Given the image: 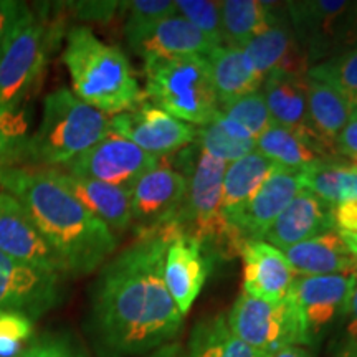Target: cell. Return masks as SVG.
Returning a JSON list of instances; mask_svg holds the SVG:
<instances>
[{
	"label": "cell",
	"instance_id": "obj_16",
	"mask_svg": "<svg viewBox=\"0 0 357 357\" xmlns=\"http://www.w3.org/2000/svg\"><path fill=\"white\" fill-rule=\"evenodd\" d=\"M211 266V257L194 238L178 234L169 243L164 258V283L182 316L199 298Z\"/></svg>",
	"mask_w": 357,
	"mask_h": 357
},
{
	"label": "cell",
	"instance_id": "obj_7",
	"mask_svg": "<svg viewBox=\"0 0 357 357\" xmlns=\"http://www.w3.org/2000/svg\"><path fill=\"white\" fill-rule=\"evenodd\" d=\"M146 98L190 126L204 128L220 114L207 58L184 55L144 61Z\"/></svg>",
	"mask_w": 357,
	"mask_h": 357
},
{
	"label": "cell",
	"instance_id": "obj_28",
	"mask_svg": "<svg viewBox=\"0 0 357 357\" xmlns=\"http://www.w3.org/2000/svg\"><path fill=\"white\" fill-rule=\"evenodd\" d=\"M205 58L211 65L220 106L229 105L261 88L263 78L250 63L242 48L222 45L212 48Z\"/></svg>",
	"mask_w": 357,
	"mask_h": 357
},
{
	"label": "cell",
	"instance_id": "obj_18",
	"mask_svg": "<svg viewBox=\"0 0 357 357\" xmlns=\"http://www.w3.org/2000/svg\"><path fill=\"white\" fill-rule=\"evenodd\" d=\"M240 257L243 258L245 294L271 305L287 300L296 275L281 250L265 240H248Z\"/></svg>",
	"mask_w": 357,
	"mask_h": 357
},
{
	"label": "cell",
	"instance_id": "obj_48",
	"mask_svg": "<svg viewBox=\"0 0 357 357\" xmlns=\"http://www.w3.org/2000/svg\"><path fill=\"white\" fill-rule=\"evenodd\" d=\"M354 276H356V280H357V270H356V273H354Z\"/></svg>",
	"mask_w": 357,
	"mask_h": 357
},
{
	"label": "cell",
	"instance_id": "obj_39",
	"mask_svg": "<svg viewBox=\"0 0 357 357\" xmlns=\"http://www.w3.org/2000/svg\"><path fill=\"white\" fill-rule=\"evenodd\" d=\"M70 12L75 19L84 22H109L118 12H123V2H66L58 6Z\"/></svg>",
	"mask_w": 357,
	"mask_h": 357
},
{
	"label": "cell",
	"instance_id": "obj_27",
	"mask_svg": "<svg viewBox=\"0 0 357 357\" xmlns=\"http://www.w3.org/2000/svg\"><path fill=\"white\" fill-rule=\"evenodd\" d=\"M257 153L276 166L300 172L336 158L311 137L275 124L257 139Z\"/></svg>",
	"mask_w": 357,
	"mask_h": 357
},
{
	"label": "cell",
	"instance_id": "obj_5",
	"mask_svg": "<svg viewBox=\"0 0 357 357\" xmlns=\"http://www.w3.org/2000/svg\"><path fill=\"white\" fill-rule=\"evenodd\" d=\"M65 33L63 17L58 15L55 3L53 7H45V3L35 8L25 7L0 60V128L7 129L6 124L30 100Z\"/></svg>",
	"mask_w": 357,
	"mask_h": 357
},
{
	"label": "cell",
	"instance_id": "obj_15",
	"mask_svg": "<svg viewBox=\"0 0 357 357\" xmlns=\"http://www.w3.org/2000/svg\"><path fill=\"white\" fill-rule=\"evenodd\" d=\"M0 253L40 270L65 275L63 263L19 200L0 190Z\"/></svg>",
	"mask_w": 357,
	"mask_h": 357
},
{
	"label": "cell",
	"instance_id": "obj_4",
	"mask_svg": "<svg viewBox=\"0 0 357 357\" xmlns=\"http://www.w3.org/2000/svg\"><path fill=\"white\" fill-rule=\"evenodd\" d=\"M174 167L185 176L184 207L174 225L182 235L202 245L211 260H234L247 243L227 220L222 208V182L227 164L208 155L197 142L171 155Z\"/></svg>",
	"mask_w": 357,
	"mask_h": 357
},
{
	"label": "cell",
	"instance_id": "obj_17",
	"mask_svg": "<svg viewBox=\"0 0 357 357\" xmlns=\"http://www.w3.org/2000/svg\"><path fill=\"white\" fill-rule=\"evenodd\" d=\"M303 190L301 172L276 166L263 182L255 197L250 200L243 212L231 222L240 236L248 240H263L266 230L288 204Z\"/></svg>",
	"mask_w": 357,
	"mask_h": 357
},
{
	"label": "cell",
	"instance_id": "obj_19",
	"mask_svg": "<svg viewBox=\"0 0 357 357\" xmlns=\"http://www.w3.org/2000/svg\"><path fill=\"white\" fill-rule=\"evenodd\" d=\"M128 47L142 61L184 55L205 56L213 43L184 17L177 15L159 22L151 29L126 38Z\"/></svg>",
	"mask_w": 357,
	"mask_h": 357
},
{
	"label": "cell",
	"instance_id": "obj_46",
	"mask_svg": "<svg viewBox=\"0 0 357 357\" xmlns=\"http://www.w3.org/2000/svg\"><path fill=\"white\" fill-rule=\"evenodd\" d=\"M273 357H314L306 347L303 346H288L280 352H276Z\"/></svg>",
	"mask_w": 357,
	"mask_h": 357
},
{
	"label": "cell",
	"instance_id": "obj_38",
	"mask_svg": "<svg viewBox=\"0 0 357 357\" xmlns=\"http://www.w3.org/2000/svg\"><path fill=\"white\" fill-rule=\"evenodd\" d=\"M329 349L334 357H357V281L346 312L334 329Z\"/></svg>",
	"mask_w": 357,
	"mask_h": 357
},
{
	"label": "cell",
	"instance_id": "obj_29",
	"mask_svg": "<svg viewBox=\"0 0 357 357\" xmlns=\"http://www.w3.org/2000/svg\"><path fill=\"white\" fill-rule=\"evenodd\" d=\"M275 167V162L257 151L227 164L222 182V208L227 220L231 223L243 212Z\"/></svg>",
	"mask_w": 357,
	"mask_h": 357
},
{
	"label": "cell",
	"instance_id": "obj_22",
	"mask_svg": "<svg viewBox=\"0 0 357 357\" xmlns=\"http://www.w3.org/2000/svg\"><path fill=\"white\" fill-rule=\"evenodd\" d=\"M242 50L263 79L275 71L305 77L311 68L305 52L294 38L288 17L270 30L250 40Z\"/></svg>",
	"mask_w": 357,
	"mask_h": 357
},
{
	"label": "cell",
	"instance_id": "obj_26",
	"mask_svg": "<svg viewBox=\"0 0 357 357\" xmlns=\"http://www.w3.org/2000/svg\"><path fill=\"white\" fill-rule=\"evenodd\" d=\"M307 126L312 136L329 153L336 154V141L347 124L352 121L351 101L328 84L306 78Z\"/></svg>",
	"mask_w": 357,
	"mask_h": 357
},
{
	"label": "cell",
	"instance_id": "obj_41",
	"mask_svg": "<svg viewBox=\"0 0 357 357\" xmlns=\"http://www.w3.org/2000/svg\"><path fill=\"white\" fill-rule=\"evenodd\" d=\"M334 230L357 257V199H349L333 208Z\"/></svg>",
	"mask_w": 357,
	"mask_h": 357
},
{
	"label": "cell",
	"instance_id": "obj_44",
	"mask_svg": "<svg viewBox=\"0 0 357 357\" xmlns=\"http://www.w3.org/2000/svg\"><path fill=\"white\" fill-rule=\"evenodd\" d=\"M357 45V2H352V8L349 13V24H347L346 33V50Z\"/></svg>",
	"mask_w": 357,
	"mask_h": 357
},
{
	"label": "cell",
	"instance_id": "obj_40",
	"mask_svg": "<svg viewBox=\"0 0 357 357\" xmlns=\"http://www.w3.org/2000/svg\"><path fill=\"white\" fill-rule=\"evenodd\" d=\"M26 137L25 134L0 128V172L26 166Z\"/></svg>",
	"mask_w": 357,
	"mask_h": 357
},
{
	"label": "cell",
	"instance_id": "obj_32",
	"mask_svg": "<svg viewBox=\"0 0 357 357\" xmlns=\"http://www.w3.org/2000/svg\"><path fill=\"white\" fill-rule=\"evenodd\" d=\"M307 77L328 84L352 101L357 96V45L312 65Z\"/></svg>",
	"mask_w": 357,
	"mask_h": 357
},
{
	"label": "cell",
	"instance_id": "obj_35",
	"mask_svg": "<svg viewBox=\"0 0 357 357\" xmlns=\"http://www.w3.org/2000/svg\"><path fill=\"white\" fill-rule=\"evenodd\" d=\"M35 336V321L30 316L0 311V357H22Z\"/></svg>",
	"mask_w": 357,
	"mask_h": 357
},
{
	"label": "cell",
	"instance_id": "obj_37",
	"mask_svg": "<svg viewBox=\"0 0 357 357\" xmlns=\"http://www.w3.org/2000/svg\"><path fill=\"white\" fill-rule=\"evenodd\" d=\"M22 357H88L78 341L68 333H43L35 336Z\"/></svg>",
	"mask_w": 357,
	"mask_h": 357
},
{
	"label": "cell",
	"instance_id": "obj_12",
	"mask_svg": "<svg viewBox=\"0 0 357 357\" xmlns=\"http://www.w3.org/2000/svg\"><path fill=\"white\" fill-rule=\"evenodd\" d=\"M159 159L144 153L118 132L109 131L91 149L70 160L60 167V171L129 190L137 178L159 162Z\"/></svg>",
	"mask_w": 357,
	"mask_h": 357
},
{
	"label": "cell",
	"instance_id": "obj_9",
	"mask_svg": "<svg viewBox=\"0 0 357 357\" xmlns=\"http://www.w3.org/2000/svg\"><path fill=\"white\" fill-rule=\"evenodd\" d=\"M128 192L131 230L136 238H144L174 225L184 207L187 181L184 174L174 167L171 155H164Z\"/></svg>",
	"mask_w": 357,
	"mask_h": 357
},
{
	"label": "cell",
	"instance_id": "obj_6",
	"mask_svg": "<svg viewBox=\"0 0 357 357\" xmlns=\"http://www.w3.org/2000/svg\"><path fill=\"white\" fill-rule=\"evenodd\" d=\"M111 131V118L83 102L68 88L45 96L42 119L26 137V166L60 169Z\"/></svg>",
	"mask_w": 357,
	"mask_h": 357
},
{
	"label": "cell",
	"instance_id": "obj_42",
	"mask_svg": "<svg viewBox=\"0 0 357 357\" xmlns=\"http://www.w3.org/2000/svg\"><path fill=\"white\" fill-rule=\"evenodd\" d=\"M25 7L26 3L17 0H0V60L6 55Z\"/></svg>",
	"mask_w": 357,
	"mask_h": 357
},
{
	"label": "cell",
	"instance_id": "obj_20",
	"mask_svg": "<svg viewBox=\"0 0 357 357\" xmlns=\"http://www.w3.org/2000/svg\"><path fill=\"white\" fill-rule=\"evenodd\" d=\"M333 208L310 190L303 189L266 230L263 240L283 252L314 238L334 229Z\"/></svg>",
	"mask_w": 357,
	"mask_h": 357
},
{
	"label": "cell",
	"instance_id": "obj_14",
	"mask_svg": "<svg viewBox=\"0 0 357 357\" xmlns=\"http://www.w3.org/2000/svg\"><path fill=\"white\" fill-rule=\"evenodd\" d=\"M111 131L126 137L144 153L164 158L195 142L197 128L144 101L136 109L111 118Z\"/></svg>",
	"mask_w": 357,
	"mask_h": 357
},
{
	"label": "cell",
	"instance_id": "obj_36",
	"mask_svg": "<svg viewBox=\"0 0 357 357\" xmlns=\"http://www.w3.org/2000/svg\"><path fill=\"white\" fill-rule=\"evenodd\" d=\"M177 13L190 22L205 37L213 43V47L223 45L222 10L220 2L212 0H176Z\"/></svg>",
	"mask_w": 357,
	"mask_h": 357
},
{
	"label": "cell",
	"instance_id": "obj_11",
	"mask_svg": "<svg viewBox=\"0 0 357 357\" xmlns=\"http://www.w3.org/2000/svg\"><path fill=\"white\" fill-rule=\"evenodd\" d=\"M227 323L240 341L270 357L288 346H300L288 300L271 305L242 293L230 307Z\"/></svg>",
	"mask_w": 357,
	"mask_h": 357
},
{
	"label": "cell",
	"instance_id": "obj_10",
	"mask_svg": "<svg viewBox=\"0 0 357 357\" xmlns=\"http://www.w3.org/2000/svg\"><path fill=\"white\" fill-rule=\"evenodd\" d=\"M351 8L347 0L287 2L289 26L311 66L346 50Z\"/></svg>",
	"mask_w": 357,
	"mask_h": 357
},
{
	"label": "cell",
	"instance_id": "obj_43",
	"mask_svg": "<svg viewBox=\"0 0 357 357\" xmlns=\"http://www.w3.org/2000/svg\"><path fill=\"white\" fill-rule=\"evenodd\" d=\"M336 154H342L351 162H357V119H352L339 134L336 141Z\"/></svg>",
	"mask_w": 357,
	"mask_h": 357
},
{
	"label": "cell",
	"instance_id": "obj_34",
	"mask_svg": "<svg viewBox=\"0 0 357 357\" xmlns=\"http://www.w3.org/2000/svg\"><path fill=\"white\" fill-rule=\"evenodd\" d=\"M123 13L124 37L128 38L177 15V7L174 0H132L123 2Z\"/></svg>",
	"mask_w": 357,
	"mask_h": 357
},
{
	"label": "cell",
	"instance_id": "obj_23",
	"mask_svg": "<svg viewBox=\"0 0 357 357\" xmlns=\"http://www.w3.org/2000/svg\"><path fill=\"white\" fill-rule=\"evenodd\" d=\"M283 255L296 276L354 275L357 270V257L336 230L283 250Z\"/></svg>",
	"mask_w": 357,
	"mask_h": 357
},
{
	"label": "cell",
	"instance_id": "obj_1",
	"mask_svg": "<svg viewBox=\"0 0 357 357\" xmlns=\"http://www.w3.org/2000/svg\"><path fill=\"white\" fill-rule=\"evenodd\" d=\"M181 231L169 225L113 255L89 291L86 333L98 357H144L171 344L184 316L164 283V258Z\"/></svg>",
	"mask_w": 357,
	"mask_h": 357
},
{
	"label": "cell",
	"instance_id": "obj_25",
	"mask_svg": "<svg viewBox=\"0 0 357 357\" xmlns=\"http://www.w3.org/2000/svg\"><path fill=\"white\" fill-rule=\"evenodd\" d=\"M306 78L307 75L294 77V75L275 71L263 79L261 93L275 126L287 128L289 131L303 134L319 142L307 126Z\"/></svg>",
	"mask_w": 357,
	"mask_h": 357
},
{
	"label": "cell",
	"instance_id": "obj_47",
	"mask_svg": "<svg viewBox=\"0 0 357 357\" xmlns=\"http://www.w3.org/2000/svg\"><path fill=\"white\" fill-rule=\"evenodd\" d=\"M351 106H352V119H357V96L351 101Z\"/></svg>",
	"mask_w": 357,
	"mask_h": 357
},
{
	"label": "cell",
	"instance_id": "obj_33",
	"mask_svg": "<svg viewBox=\"0 0 357 357\" xmlns=\"http://www.w3.org/2000/svg\"><path fill=\"white\" fill-rule=\"evenodd\" d=\"M195 142L208 155L223 160L225 164L235 162V160L257 151V141L242 139V137L235 136L218 119L207 126L197 128Z\"/></svg>",
	"mask_w": 357,
	"mask_h": 357
},
{
	"label": "cell",
	"instance_id": "obj_2",
	"mask_svg": "<svg viewBox=\"0 0 357 357\" xmlns=\"http://www.w3.org/2000/svg\"><path fill=\"white\" fill-rule=\"evenodd\" d=\"M0 190L24 205L63 263L66 278L95 273L118 250V236L70 194L52 169H7L0 172Z\"/></svg>",
	"mask_w": 357,
	"mask_h": 357
},
{
	"label": "cell",
	"instance_id": "obj_13",
	"mask_svg": "<svg viewBox=\"0 0 357 357\" xmlns=\"http://www.w3.org/2000/svg\"><path fill=\"white\" fill-rule=\"evenodd\" d=\"M63 276L0 253V311H17L33 321L63 301Z\"/></svg>",
	"mask_w": 357,
	"mask_h": 357
},
{
	"label": "cell",
	"instance_id": "obj_24",
	"mask_svg": "<svg viewBox=\"0 0 357 357\" xmlns=\"http://www.w3.org/2000/svg\"><path fill=\"white\" fill-rule=\"evenodd\" d=\"M223 45L243 48L250 40L287 19V2L223 0L220 2Z\"/></svg>",
	"mask_w": 357,
	"mask_h": 357
},
{
	"label": "cell",
	"instance_id": "obj_21",
	"mask_svg": "<svg viewBox=\"0 0 357 357\" xmlns=\"http://www.w3.org/2000/svg\"><path fill=\"white\" fill-rule=\"evenodd\" d=\"M52 171L58 181L70 190V194L91 215L105 223L118 238L119 235L131 230V205L126 189L93 178L73 176L60 169H52Z\"/></svg>",
	"mask_w": 357,
	"mask_h": 357
},
{
	"label": "cell",
	"instance_id": "obj_30",
	"mask_svg": "<svg viewBox=\"0 0 357 357\" xmlns=\"http://www.w3.org/2000/svg\"><path fill=\"white\" fill-rule=\"evenodd\" d=\"M184 357H270L240 341L230 331L227 314L200 319L192 328Z\"/></svg>",
	"mask_w": 357,
	"mask_h": 357
},
{
	"label": "cell",
	"instance_id": "obj_31",
	"mask_svg": "<svg viewBox=\"0 0 357 357\" xmlns=\"http://www.w3.org/2000/svg\"><path fill=\"white\" fill-rule=\"evenodd\" d=\"M217 119L231 134L250 141H257L266 129L273 126L261 88L229 105L220 106V114Z\"/></svg>",
	"mask_w": 357,
	"mask_h": 357
},
{
	"label": "cell",
	"instance_id": "obj_45",
	"mask_svg": "<svg viewBox=\"0 0 357 357\" xmlns=\"http://www.w3.org/2000/svg\"><path fill=\"white\" fill-rule=\"evenodd\" d=\"M144 357H184V347H182L178 342H171V344H166L159 349H155Z\"/></svg>",
	"mask_w": 357,
	"mask_h": 357
},
{
	"label": "cell",
	"instance_id": "obj_8",
	"mask_svg": "<svg viewBox=\"0 0 357 357\" xmlns=\"http://www.w3.org/2000/svg\"><path fill=\"white\" fill-rule=\"evenodd\" d=\"M354 275L294 276L287 300L303 347H318L341 321L356 284Z\"/></svg>",
	"mask_w": 357,
	"mask_h": 357
},
{
	"label": "cell",
	"instance_id": "obj_3",
	"mask_svg": "<svg viewBox=\"0 0 357 357\" xmlns=\"http://www.w3.org/2000/svg\"><path fill=\"white\" fill-rule=\"evenodd\" d=\"M61 60L71 78V91L102 114L136 109L147 101L126 53L105 43L84 25L71 26L65 33Z\"/></svg>",
	"mask_w": 357,
	"mask_h": 357
}]
</instances>
